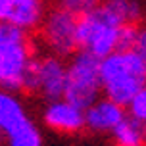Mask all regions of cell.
Wrapping results in <instances>:
<instances>
[{
    "label": "cell",
    "mask_w": 146,
    "mask_h": 146,
    "mask_svg": "<svg viewBox=\"0 0 146 146\" xmlns=\"http://www.w3.org/2000/svg\"><path fill=\"white\" fill-rule=\"evenodd\" d=\"M125 117L123 106L110 98H100L85 110V125L92 133H113Z\"/></svg>",
    "instance_id": "obj_9"
},
{
    "label": "cell",
    "mask_w": 146,
    "mask_h": 146,
    "mask_svg": "<svg viewBox=\"0 0 146 146\" xmlns=\"http://www.w3.org/2000/svg\"><path fill=\"white\" fill-rule=\"evenodd\" d=\"M44 125L52 131L64 133V135H73L85 129V110L73 106L66 98L48 102L42 111Z\"/></svg>",
    "instance_id": "obj_8"
},
{
    "label": "cell",
    "mask_w": 146,
    "mask_h": 146,
    "mask_svg": "<svg viewBox=\"0 0 146 146\" xmlns=\"http://www.w3.org/2000/svg\"><path fill=\"white\" fill-rule=\"evenodd\" d=\"M111 137L115 146H146V127L129 115L117 125Z\"/></svg>",
    "instance_id": "obj_11"
},
{
    "label": "cell",
    "mask_w": 146,
    "mask_h": 146,
    "mask_svg": "<svg viewBox=\"0 0 146 146\" xmlns=\"http://www.w3.org/2000/svg\"><path fill=\"white\" fill-rule=\"evenodd\" d=\"M77 27H79V17L73 15L64 8H52L44 17L40 25V36L42 42L50 48L54 56H71L79 48L77 40Z\"/></svg>",
    "instance_id": "obj_7"
},
{
    "label": "cell",
    "mask_w": 146,
    "mask_h": 146,
    "mask_svg": "<svg viewBox=\"0 0 146 146\" xmlns=\"http://www.w3.org/2000/svg\"><path fill=\"white\" fill-rule=\"evenodd\" d=\"M0 135L8 146H44L42 133L15 92L0 90Z\"/></svg>",
    "instance_id": "obj_5"
},
{
    "label": "cell",
    "mask_w": 146,
    "mask_h": 146,
    "mask_svg": "<svg viewBox=\"0 0 146 146\" xmlns=\"http://www.w3.org/2000/svg\"><path fill=\"white\" fill-rule=\"evenodd\" d=\"M29 33L0 21V90H25V81L35 62Z\"/></svg>",
    "instance_id": "obj_2"
},
{
    "label": "cell",
    "mask_w": 146,
    "mask_h": 146,
    "mask_svg": "<svg viewBox=\"0 0 146 146\" xmlns=\"http://www.w3.org/2000/svg\"><path fill=\"white\" fill-rule=\"evenodd\" d=\"M96 2L98 0H58V6L67 10V12H71L73 15L81 17V15H85L87 12H90L92 8L98 6Z\"/></svg>",
    "instance_id": "obj_14"
},
{
    "label": "cell",
    "mask_w": 146,
    "mask_h": 146,
    "mask_svg": "<svg viewBox=\"0 0 146 146\" xmlns=\"http://www.w3.org/2000/svg\"><path fill=\"white\" fill-rule=\"evenodd\" d=\"M66 83H67V64L54 54L36 56L33 66L29 69L25 90L40 94L44 100L54 102L62 100L66 94Z\"/></svg>",
    "instance_id": "obj_6"
},
{
    "label": "cell",
    "mask_w": 146,
    "mask_h": 146,
    "mask_svg": "<svg viewBox=\"0 0 146 146\" xmlns=\"http://www.w3.org/2000/svg\"><path fill=\"white\" fill-rule=\"evenodd\" d=\"M46 14H48V10H46L44 0H10L4 21L29 33L42 25Z\"/></svg>",
    "instance_id": "obj_10"
},
{
    "label": "cell",
    "mask_w": 146,
    "mask_h": 146,
    "mask_svg": "<svg viewBox=\"0 0 146 146\" xmlns=\"http://www.w3.org/2000/svg\"><path fill=\"white\" fill-rule=\"evenodd\" d=\"M127 108H129V115H131L133 119H137L140 125L146 127V87L133 98L131 104H129Z\"/></svg>",
    "instance_id": "obj_13"
},
{
    "label": "cell",
    "mask_w": 146,
    "mask_h": 146,
    "mask_svg": "<svg viewBox=\"0 0 146 146\" xmlns=\"http://www.w3.org/2000/svg\"><path fill=\"white\" fill-rule=\"evenodd\" d=\"M8 6H10V0H0V21H4V19H6Z\"/></svg>",
    "instance_id": "obj_16"
},
{
    "label": "cell",
    "mask_w": 146,
    "mask_h": 146,
    "mask_svg": "<svg viewBox=\"0 0 146 146\" xmlns=\"http://www.w3.org/2000/svg\"><path fill=\"white\" fill-rule=\"evenodd\" d=\"M131 50L146 64V25L144 27H137V35H135V42H133Z\"/></svg>",
    "instance_id": "obj_15"
},
{
    "label": "cell",
    "mask_w": 146,
    "mask_h": 146,
    "mask_svg": "<svg viewBox=\"0 0 146 146\" xmlns=\"http://www.w3.org/2000/svg\"><path fill=\"white\" fill-rule=\"evenodd\" d=\"M100 79L106 98L129 106L146 87V64L133 50H117L100 62Z\"/></svg>",
    "instance_id": "obj_1"
},
{
    "label": "cell",
    "mask_w": 146,
    "mask_h": 146,
    "mask_svg": "<svg viewBox=\"0 0 146 146\" xmlns=\"http://www.w3.org/2000/svg\"><path fill=\"white\" fill-rule=\"evenodd\" d=\"M100 62L102 60L83 50L71 56L67 64V83L64 94L67 102H71L81 110H87L96 100H100V92H102Z\"/></svg>",
    "instance_id": "obj_4"
},
{
    "label": "cell",
    "mask_w": 146,
    "mask_h": 146,
    "mask_svg": "<svg viewBox=\"0 0 146 146\" xmlns=\"http://www.w3.org/2000/svg\"><path fill=\"white\" fill-rule=\"evenodd\" d=\"M102 6L123 25H135L142 17V6L139 0H104Z\"/></svg>",
    "instance_id": "obj_12"
},
{
    "label": "cell",
    "mask_w": 146,
    "mask_h": 146,
    "mask_svg": "<svg viewBox=\"0 0 146 146\" xmlns=\"http://www.w3.org/2000/svg\"><path fill=\"white\" fill-rule=\"evenodd\" d=\"M125 27L127 25L115 19L102 4H98L79 17V27H77L79 48L87 54H92L98 60L108 58L110 54L119 50Z\"/></svg>",
    "instance_id": "obj_3"
}]
</instances>
